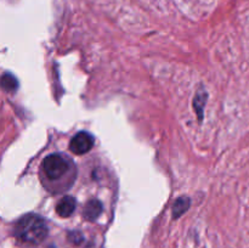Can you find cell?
Returning <instances> with one entry per match:
<instances>
[{"instance_id": "obj_5", "label": "cell", "mask_w": 249, "mask_h": 248, "mask_svg": "<svg viewBox=\"0 0 249 248\" xmlns=\"http://www.w3.org/2000/svg\"><path fill=\"white\" fill-rule=\"evenodd\" d=\"M102 212V204L100 203V201L97 199H91L87 203V206L84 207V218L89 221H94L96 220L97 218L100 216Z\"/></svg>"}, {"instance_id": "obj_6", "label": "cell", "mask_w": 249, "mask_h": 248, "mask_svg": "<svg viewBox=\"0 0 249 248\" xmlns=\"http://www.w3.org/2000/svg\"><path fill=\"white\" fill-rule=\"evenodd\" d=\"M0 85H1V88L5 91L12 92L17 89V87H18V82H17V79L11 74V73H5V74H2L1 78H0Z\"/></svg>"}, {"instance_id": "obj_2", "label": "cell", "mask_w": 249, "mask_h": 248, "mask_svg": "<svg viewBox=\"0 0 249 248\" xmlns=\"http://www.w3.org/2000/svg\"><path fill=\"white\" fill-rule=\"evenodd\" d=\"M43 169L50 180H57L67 173L68 163L61 155H50L44 159Z\"/></svg>"}, {"instance_id": "obj_4", "label": "cell", "mask_w": 249, "mask_h": 248, "mask_svg": "<svg viewBox=\"0 0 249 248\" xmlns=\"http://www.w3.org/2000/svg\"><path fill=\"white\" fill-rule=\"evenodd\" d=\"M75 209V199L72 196H66L60 199L56 207V212L61 218H67L72 215V213Z\"/></svg>"}, {"instance_id": "obj_7", "label": "cell", "mask_w": 249, "mask_h": 248, "mask_svg": "<svg viewBox=\"0 0 249 248\" xmlns=\"http://www.w3.org/2000/svg\"><path fill=\"white\" fill-rule=\"evenodd\" d=\"M190 207V199L187 197H180L175 201L174 206H173V216L174 218H179L185 212L189 209Z\"/></svg>"}, {"instance_id": "obj_1", "label": "cell", "mask_w": 249, "mask_h": 248, "mask_svg": "<svg viewBox=\"0 0 249 248\" xmlns=\"http://www.w3.org/2000/svg\"><path fill=\"white\" fill-rule=\"evenodd\" d=\"M15 236L17 240L27 245H39L48 236V225L41 216L27 214L15 225Z\"/></svg>"}, {"instance_id": "obj_8", "label": "cell", "mask_w": 249, "mask_h": 248, "mask_svg": "<svg viewBox=\"0 0 249 248\" xmlns=\"http://www.w3.org/2000/svg\"><path fill=\"white\" fill-rule=\"evenodd\" d=\"M70 235L74 237V241H73V243H74V245H78V243L82 241V235H80L79 232H72V233H70Z\"/></svg>"}, {"instance_id": "obj_3", "label": "cell", "mask_w": 249, "mask_h": 248, "mask_svg": "<svg viewBox=\"0 0 249 248\" xmlns=\"http://www.w3.org/2000/svg\"><path fill=\"white\" fill-rule=\"evenodd\" d=\"M92 146H94V138L89 133L80 131L71 140L70 150L75 155H84L91 150Z\"/></svg>"}]
</instances>
